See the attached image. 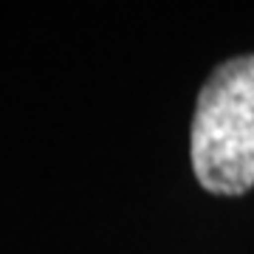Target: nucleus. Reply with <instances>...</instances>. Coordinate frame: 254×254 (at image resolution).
<instances>
[{"instance_id": "nucleus-1", "label": "nucleus", "mask_w": 254, "mask_h": 254, "mask_svg": "<svg viewBox=\"0 0 254 254\" xmlns=\"http://www.w3.org/2000/svg\"><path fill=\"white\" fill-rule=\"evenodd\" d=\"M192 170L212 195H243L254 187V54L209 73L192 119Z\"/></svg>"}]
</instances>
